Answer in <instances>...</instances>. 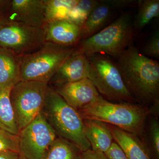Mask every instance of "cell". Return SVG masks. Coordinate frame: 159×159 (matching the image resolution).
Instances as JSON below:
<instances>
[{
    "mask_svg": "<svg viewBox=\"0 0 159 159\" xmlns=\"http://www.w3.org/2000/svg\"><path fill=\"white\" fill-rule=\"evenodd\" d=\"M116 62L126 87L135 99L145 103L159 101V64L131 45Z\"/></svg>",
    "mask_w": 159,
    "mask_h": 159,
    "instance_id": "6da1fadb",
    "label": "cell"
},
{
    "mask_svg": "<svg viewBox=\"0 0 159 159\" xmlns=\"http://www.w3.org/2000/svg\"><path fill=\"white\" fill-rule=\"evenodd\" d=\"M78 111L83 120L92 119L109 123L139 137L143 134L145 120L151 110L132 103L110 102L100 95L96 101Z\"/></svg>",
    "mask_w": 159,
    "mask_h": 159,
    "instance_id": "7a4b0ae2",
    "label": "cell"
},
{
    "mask_svg": "<svg viewBox=\"0 0 159 159\" xmlns=\"http://www.w3.org/2000/svg\"><path fill=\"white\" fill-rule=\"evenodd\" d=\"M43 112L59 138L74 144L80 152L90 149L84 134L83 120L78 111L50 87Z\"/></svg>",
    "mask_w": 159,
    "mask_h": 159,
    "instance_id": "3957f363",
    "label": "cell"
},
{
    "mask_svg": "<svg viewBox=\"0 0 159 159\" xmlns=\"http://www.w3.org/2000/svg\"><path fill=\"white\" fill-rule=\"evenodd\" d=\"M134 36L130 15L123 13L96 34L80 41L76 46V51L86 56L106 54L117 59L132 44Z\"/></svg>",
    "mask_w": 159,
    "mask_h": 159,
    "instance_id": "277c9868",
    "label": "cell"
},
{
    "mask_svg": "<svg viewBox=\"0 0 159 159\" xmlns=\"http://www.w3.org/2000/svg\"><path fill=\"white\" fill-rule=\"evenodd\" d=\"M76 47H66L46 42L38 50L20 57L21 81L48 83Z\"/></svg>",
    "mask_w": 159,
    "mask_h": 159,
    "instance_id": "5b68a950",
    "label": "cell"
},
{
    "mask_svg": "<svg viewBox=\"0 0 159 159\" xmlns=\"http://www.w3.org/2000/svg\"><path fill=\"white\" fill-rule=\"evenodd\" d=\"M90 65L88 78L98 93L109 100L132 103L136 100L124 82L119 67L107 55L87 56Z\"/></svg>",
    "mask_w": 159,
    "mask_h": 159,
    "instance_id": "8992f818",
    "label": "cell"
},
{
    "mask_svg": "<svg viewBox=\"0 0 159 159\" xmlns=\"http://www.w3.org/2000/svg\"><path fill=\"white\" fill-rule=\"evenodd\" d=\"M48 83L20 81L11 89L10 99L20 131L42 112Z\"/></svg>",
    "mask_w": 159,
    "mask_h": 159,
    "instance_id": "52a82bcc",
    "label": "cell"
},
{
    "mask_svg": "<svg viewBox=\"0 0 159 159\" xmlns=\"http://www.w3.org/2000/svg\"><path fill=\"white\" fill-rule=\"evenodd\" d=\"M46 42L43 28L8 21L0 26V48L20 57L37 51Z\"/></svg>",
    "mask_w": 159,
    "mask_h": 159,
    "instance_id": "ba28073f",
    "label": "cell"
},
{
    "mask_svg": "<svg viewBox=\"0 0 159 159\" xmlns=\"http://www.w3.org/2000/svg\"><path fill=\"white\" fill-rule=\"evenodd\" d=\"M18 136L19 154L27 159L41 158L57 138L43 111Z\"/></svg>",
    "mask_w": 159,
    "mask_h": 159,
    "instance_id": "9c48e42d",
    "label": "cell"
},
{
    "mask_svg": "<svg viewBox=\"0 0 159 159\" xmlns=\"http://www.w3.org/2000/svg\"><path fill=\"white\" fill-rule=\"evenodd\" d=\"M46 11L45 0H11L5 14L9 21L43 28Z\"/></svg>",
    "mask_w": 159,
    "mask_h": 159,
    "instance_id": "30bf717a",
    "label": "cell"
},
{
    "mask_svg": "<svg viewBox=\"0 0 159 159\" xmlns=\"http://www.w3.org/2000/svg\"><path fill=\"white\" fill-rule=\"evenodd\" d=\"M57 87L55 91L69 105L77 111L93 103L100 96L88 78Z\"/></svg>",
    "mask_w": 159,
    "mask_h": 159,
    "instance_id": "8fae6325",
    "label": "cell"
},
{
    "mask_svg": "<svg viewBox=\"0 0 159 159\" xmlns=\"http://www.w3.org/2000/svg\"><path fill=\"white\" fill-rule=\"evenodd\" d=\"M43 29L46 42L66 47H76L80 42L81 26L68 20L49 22Z\"/></svg>",
    "mask_w": 159,
    "mask_h": 159,
    "instance_id": "7c38bea8",
    "label": "cell"
},
{
    "mask_svg": "<svg viewBox=\"0 0 159 159\" xmlns=\"http://www.w3.org/2000/svg\"><path fill=\"white\" fill-rule=\"evenodd\" d=\"M89 70L87 56L76 50L60 66L49 82L58 86L88 78Z\"/></svg>",
    "mask_w": 159,
    "mask_h": 159,
    "instance_id": "4fadbf2b",
    "label": "cell"
},
{
    "mask_svg": "<svg viewBox=\"0 0 159 159\" xmlns=\"http://www.w3.org/2000/svg\"><path fill=\"white\" fill-rule=\"evenodd\" d=\"M83 123L84 134L92 150L105 154L113 142L109 126L104 122L92 119H84Z\"/></svg>",
    "mask_w": 159,
    "mask_h": 159,
    "instance_id": "5bb4252c",
    "label": "cell"
},
{
    "mask_svg": "<svg viewBox=\"0 0 159 159\" xmlns=\"http://www.w3.org/2000/svg\"><path fill=\"white\" fill-rule=\"evenodd\" d=\"M109 127L113 139L129 159H152L147 148L137 136L113 125Z\"/></svg>",
    "mask_w": 159,
    "mask_h": 159,
    "instance_id": "9a60e30c",
    "label": "cell"
},
{
    "mask_svg": "<svg viewBox=\"0 0 159 159\" xmlns=\"http://www.w3.org/2000/svg\"><path fill=\"white\" fill-rule=\"evenodd\" d=\"M20 57L0 48V88L11 89L21 81Z\"/></svg>",
    "mask_w": 159,
    "mask_h": 159,
    "instance_id": "2e32d148",
    "label": "cell"
},
{
    "mask_svg": "<svg viewBox=\"0 0 159 159\" xmlns=\"http://www.w3.org/2000/svg\"><path fill=\"white\" fill-rule=\"evenodd\" d=\"M99 2V5L92 11L81 26L80 41L91 37L102 30L111 16L114 8L104 1Z\"/></svg>",
    "mask_w": 159,
    "mask_h": 159,
    "instance_id": "e0dca14e",
    "label": "cell"
},
{
    "mask_svg": "<svg viewBox=\"0 0 159 159\" xmlns=\"http://www.w3.org/2000/svg\"><path fill=\"white\" fill-rule=\"evenodd\" d=\"M138 6V13L133 22L134 36L139 34L152 20L157 17L159 15V0L139 1Z\"/></svg>",
    "mask_w": 159,
    "mask_h": 159,
    "instance_id": "ac0fdd59",
    "label": "cell"
},
{
    "mask_svg": "<svg viewBox=\"0 0 159 159\" xmlns=\"http://www.w3.org/2000/svg\"><path fill=\"white\" fill-rule=\"evenodd\" d=\"M11 89L0 88V128L18 135L20 131L10 101Z\"/></svg>",
    "mask_w": 159,
    "mask_h": 159,
    "instance_id": "d6986e66",
    "label": "cell"
},
{
    "mask_svg": "<svg viewBox=\"0 0 159 159\" xmlns=\"http://www.w3.org/2000/svg\"><path fill=\"white\" fill-rule=\"evenodd\" d=\"M80 152L74 145L62 138H56L40 159H77Z\"/></svg>",
    "mask_w": 159,
    "mask_h": 159,
    "instance_id": "ffe728a7",
    "label": "cell"
},
{
    "mask_svg": "<svg viewBox=\"0 0 159 159\" xmlns=\"http://www.w3.org/2000/svg\"><path fill=\"white\" fill-rule=\"evenodd\" d=\"M46 23L67 19L79 0H45Z\"/></svg>",
    "mask_w": 159,
    "mask_h": 159,
    "instance_id": "44dd1931",
    "label": "cell"
},
{
    "mask_svg": "<svg viewBox=\"0 0 159 159\" xmlns=\"http://www.w3.org/2000/svg\"><path fill=\"white\" fill-rule=\"evenodd\" d=\"M99 4V1L79 0L71 10L67 20L82 26L92 11Z\"/></svg>",
    "mask_w": 159,
    "mask_h": 159,
    "instance_id": "7402d4cb",
    "label": "cell"
},
{
    "mask_svg": "<svg viewBox=\"0 0 159 159\" xmlns=\"http://www.w3.org/2000/svg\"><path fill=\"white\" fill-rule=\"evenodd\" d=\"M14 152L19 153L18 136L0 128V152Z\"/></svg>",
    "mask_w": 159,
    "mask_h": 159,
    "instance_id": "603a6c76",
    "label": "cell"
},
{
    "mask_svg": "<svg viewBox=\"0 0 159 159\" xmlns=\"http://www.w3.org/2000/svg\"><path fill=\"white\" fill-rule=\"evenodd\" d=\"M145 56L159 58V32L157 30L150 40L143 48V53Z\"/></svg>",
    "mask_w": 159,
    "mask_h": 159,
    "instance_id": "cb8c5ba5",
    "label": "cell"
},
{
    "mask_svg": "<svg viewBox=\"0 0 159 159\" xmlns=\"http://www.w3.org/2000/svg\"><path fill=\"white\" fill-rule=\"evenodd\" d=\"M151 143L154 153L157 159L159 157V123L157 119H152L150 125Z\"/></svg>",
    "mask_w": 159,
    "mask_h": 159,
    "instance_id": "d4e9b609",
    "label": "cell"
},
{
    "mask_svg": "<svg viewBox=\"0 0 159 159\" xmlns=\"http://www.w3.org/2000/svg\"><path fill=\"white\" fill-rule=\"evenodd\" d=\"M105 155L108 159H129L121 147L115 142Z\"/></svg>",
    "mask_w": 159,
    "mask_h": 159,
    "instance_id": "484cf974",
    "label": "cell"
},
{
    "mask_svg": "<svg viewBox=\"0 0 159 159\" xmlns=\"http://www.w3.org/2000/svg\"><path fill=\"white\" fill-rule=\"evenodd\" d=\"M104 1V0H103ZM104 2L109 5L113 8H123L125 7H133L138 6V1H113V0H104Z\"/></svg>",
    "mask_w": 159,
    "mask_h": 159,
    "instance_id": "4316f807",
    "label": "cell"
},
{
    "mask_svg": "<svg viewBox=\"0 0 159 159\" xmlns=\"http://www.w3.org/2000/svg\"><path fill=\"white\" fill-rule=\"evenodd\" d=\"M77 159H108L105 154L93 151L92 149H88L80 152Z\"/></svg>",
    "mask_w": 159,
    "mask_h": 159,
    "instance_id": "83f0119b",
    "label": "cell"
},
{
    "mask_svg": "<svg viewBox=\"0 0 159 159\" xmlns=\"http://www.w3.org/2000/svg\"><path fill=\"white\" fill-rule=\"evenodd\" d=\"M19 153L14 152H0V159H18Z\"/></svg>",
    "mask_w": 159,
    "mask_h": 159,
    "instance_id": "f1b7e54d",
    "label": "cell"
},
{
    "mask_svg": "<svg viewBox=\"0 0 159 159\" xmlns=\"http://www.w3.org/2000/svg\"><path fill=\"white\" fill-rule=\"evenodd\" d=\"M10 1L0 0V13H5L9 7Z\"/></svg>",
    "mask_w": 159,
    "mask_h": 159,
    "instance_id": "f546056e",
    "label": "cell"
},
{
    "mask_svg": "<svg viewBox=\"0 0 159 159\" xmlns=\"http://www.w3.org/2000/svg\"><path fill=\"white\" fill-rule=\"evenodd\" d=\"M5 13H0V26L8 21Z\"/></svg>",
    "mask_w": 159,
    "mask_h": 159,
    "instance_id": "4dcf8cb0",
    "label": "cell"
},
{
    "mask_svg": "<svg viewBox=\"0 0 159 159\" xmlns=\"http://www.w3.org/2000/svg\"><path fill=\"white\" fill-rule=\"evenodd\" d=\"M18 159H26L25 157H23V156L19 154V157Z\"/></svg>",
    "mask_w": 159,
    "mask_h": 159,
    "instance_id": "1f68e13d",
    "label": "cell"
}]
</instances>
